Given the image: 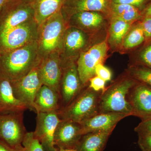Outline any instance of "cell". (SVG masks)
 Segmentation results:
<instances>
[{
  "mask_svg": "<svg viewBox=\"0 0 151 151\" xmlns=\"http://www.w3.org/2000/svg\"><path fill=\"white\" fill-rule=\"evenodd\" d=\"M33 108L36 113L59 111L61 108L60 94L49 86L42 85L36 96Z\"/></svg>",
  "mask_w": 151,
  "mask_h": 151,
  "instance_id": "d6986e66",
  "label": "cell"
},
{
  "mask_svg": "<svg viewBox=\"0 0 151 151\" xmlns=\"http://www.w3.org/2000/svg\"><path fill=\"white\" fill-rule=\"evenodd\" d=\"M114 129L91 132L82 135L74 150L76 151H103Z\"/></svg>",
  "mask_w": 151,
  "mask_h": 151,
  "instance_id": "ffe728a7",
  "label": "cell"
},
{
  "mask_svg": "<svg viewBox=\"0 0 151 151\" xmlns=\"http://www.w3.org/2000/svg\"><path fill=\"white\" fill-rule=\"evenodd\" d=\"M127 100L132 107L133 116L142 120L151 118V86L138 81L130 89Z\"/></svg>",
  "mask_w": 151,
  "mask_h": 151,
  "instance_id": "30bf717a",
  "label": "cell"
},
{
  "mask_svg": "<svg viewBox=\"0 0 151 151\" xmlns=\"http://www.w3.org/2000/svg\"><path fill=\"white\" fill-rule=\"evenodd\" d=\"M145 41L141 21L136 22L124 38L122 46L124 49L128 50L140 46Z\"/></svg>",
  "mask_w": 151,
  "mask_h": 151,
  "instance_id": "d4e9b609",
  "label": "cell"
},
{
  "mask_svg": "<svg viewBox=\"0 0 151 151\" xmlns=\"http://www.w3.org/2000/svg\"><path fill=\"white\" fill-rule=\"evenodd\" d=\"M127 72L135 80L151 86V68L132 65Z\"/></svg>",
  "mask_w": 151,
  "mask_h": 151,
  "instance_id": "4316f807",
  "label": "cell"
},
{
  "mask_svg": "<svg viewBox=\"0 0 151 151\" xmlns=\"http://www.w3.org/2000/svg\"><path fill=\"white\" fill-rule=\"evenodd\" d=\"M65 0H37L35 19L38 24H42L52 16L59 12Z\"/></svg>",
  "mask_w": 151,
  "mask_h": 151,
  "instance_id": "603a6c76",
  "label": "cell"
},
{
  "mask_svg": "<svg viewBox=\"0 0 151 151\" xmlns=\"http://www.w3.org/2000/svg\"><path fill=\"white\" fill-rule=\"evenodd\" d=\"M105 83L106 82L104 80L95 75L89 79L88 85L94 91L103 93L106 88Z\"/></svg>",
  "mask_w": 151,
  "mask_h": 151,
  "instance_id": "f546056e",
  "label": "cell"
},
{
  "mask_svg": "<svg viewBox=\"0 0 151 151\" xmlns=\"http://www.w3.org/2000/svg\"><path fill=\"white\" fill-rule=\"evenodd\" d=\"M138 81L127 72L106 87L100 97L99 113L113 112L133 116L132 107L127 100V96Z\"/></svg>",
  "mask_w": 151,
  "mask_h": 151,
  "instance_id": "7a4b0ae2",
  "label": "cell"
},
{
  "mask_svg": "<svg viewBox=\"0 0 151 151\" xmlns=\"http://www.w3.org/2000/svg\"><path fill=\"white\" fill-rule=\"evenodd\" d=\"M27 107L16 97L11 80L0 73V113L24 111Z\"/></svg>",
  "mask_w": 151,
  "mask_h": 151,
  "instance_id": "ac0fdd59",
  "label": "cell"
},
{
  "mask_svg": "<svg viewBox=\"0 0 151 151\" xmlns=\"http://www.w3.org/2000/svg\"><path fill=\"white\" fill-rule=\"evenodd\" d=\"M42 24L39 50L42 54H50L54 52L63 44L66 31L65 20L59 11Z\"/></svg>",
  "mask_w": 151,
  "mask_h": 151,
  "instance_id": "277c9868",
  "label": "cell"
},
{
  "mask_svg": "<svg viewBox=\"0 0 151 151\" xmlns=\"http://www.w3.org/2000/svg\"><path fill=\"white\" fill-rule=\"evenodd\" d=\"M66 30L63 44L67 60L63 69L74 62L75 57H79L81 52L85 51L90 42L89 34L82 30L73 27Z\"/></svg>",
  "mask_w": 151,
  "mask_h": 151,
  "instance_id": "4fadbf2b",
  "label": "cell"
},
{
  "mask_svg": "<svg viewBox=\"0 0 151 151\" xmlns=\"http://www.w3.org/2000/svg\"><path fill=\"white\" fill-rule=\"evenodd\" d=\"M54 151H76L74 150H63V149H60L56 148H55V150Z\"/></svg>",
  "mask_w": 151,
  "mask_h": 151,
  "instance_id": "74e56055",
  "label": "cell"
},
{
  "mask_svg": "<svg viewBox=\"0 0 151 151\" xmlns=\"http://www.w3.org/2000/svg\"><path fill=\"white\" fill-rule=\"evenodd\" d=\"M23 146L18 148H14L9 146L4 142L0 140V151H22Z\"/></svg>",
  "mask_w": 151,
  "mask_h": 151,
  "instance_id": "e575fe53",
  "label": "cell"
},
{
  "mask_svg": "<svg viewBox=\"0 0 151 151\" xmlns=\"http://www.w3.org/2000/svg\"><path fill=\"white\" fill-rule=\"evenodd\" d=\"M34 15V9L30 6L15 5L8 1L0 12V32L32 20Z\"/></svg>",
  "mask_w": 151,
  "mask_h": 151,
  "instance_id": "7c38bea8",
  "label": "cell"
},
{
  "mask_svg": "<svg viewBox=\"0 0 151 151\" xmlns=\"http://www.w3.org/2000/svg\"><path fill=\"white\" fill-rule=\"evenodd\" d=\"M8 0H0V12L4 7V6L7 2Z\"/></svg>",
  "mask_w": 151,
  "mask_h": 151,
  "instance_id": "8d00e7d4",
  "label": "cell"
},
{
  "mask_svg": "<svg viewBox=\"0 0 151 151\" xmlns=\"http://www.w3.org/2000/svg\"><path fill=\"white\" fill-rule=\"evenodd\" d=\"M97 12H82L73 14L70 19L71 27L77 28L89 34L102 29L106 24L104 16Z\"/></svg>",
  "mask_w": 151,
  "mask_h": 151,
  "instance_id": "e0dca14e",
  "label": "cell"
},
{
  "mask_svg": "<svg viewBox=\"0 0 151 151\" xmlns=\"http://www.w3.org/2000/svg\"><path fill=\"white\" fill-rule=\"evenodd\" d=\"M82 136L79 123L61 119L55 132V146L58 149L74 150Z\"/></svg>",
  "mask_w": 151,
  "mask_h": 151,
  "instance_id": "5bb4252c",
  "label": "cell"
},
{
  "mask_svg": "<svg viewBox=\"0 0 151 151\" xmlns=\"http://www.w3.org/2000/svg\"><path fill=\"white\" fill-rule=\"evenodd\" d=\"M135 58L134 63L132 65H139L151 68V38L144 42Z\"/></svg>",
  "mask_w": 151,
  "mask_h": 151,
  "instance_id": "484cf974",
  "label": "cell"
},
{
  "mask_svg": "<svg viewBox=\"0 0 151 151\" xmlns=\"http://www.w3.org/2000/svg\"><path fill=\"white\" fill-rule=\"evenodd\" d=\"M110 12L111 18L120 19L132 24L143 18L142 12L133 6L126 4L111 2Z\"/></svg>",
  "mask_w": 151,
  "mask_h": 151,
  "instance_id": "cb8c5ba5",
  "label": "cell"
},
{
  "mask_svg": "<svg viewBox=\"0 0 151 151\" xmlns=\"http://www.w3.org/2000/svg\"><path fill=\"white\" fill-rule=\"evenodd\" d=\"M22 145V151H45L43 146L35 137L33 132L27 133Z\"/></svg>",
  "mask_w": 151,
  "mask_h": 151,
  "instance_id": "83f0119b",
  "label": "cell"
},
{
  "mask_svg": "<svg viewBox=\"0 0 151 151\" xmlns=\"http://www.w3.org/2000/svg\"><path fill=\"white\" fill-rule=\"evenodd\" d=\"M128 116L127 114L113 112L97 113L79 123L81 134L115 128L119 122Z\"/></svg>",
  "mask_w": 151,
  "mask_h": 151,
  "instance_id": "9a60e30c",
  "label": "cell"
},
{
  "mask_svg": "<svg viewBox=\"0 0 151 151\" xmlns=\"http://www.w3.org/2000/svg\"><path fill=\"white\" fill-rule=\"evenodd\" d=\"M95 75L106 81H110L112 78V73L108 68L105 67L103 64H99L95 69Z\"/></svg>",
  "mask_w": 151,
  "mask_h": 151,
  "instance_id": "4dcf8cb0",
  "label": "cell"
},
{
  "mask_svg": "<svg viewBox=\"0 0 151 151\" xmlns=\"http://www.w3.org/2000/svg\"><path fill=\"white\" fill-rule=\"evenodd\" d=\"M132 24L120 19L111 18L108 40L111 48L115 49L122 46L124 38Z\"/></svg>",
  "mask_w": 151,
  "mask_h": 151,
  "instance_id": "7402d4cb",
  "label": "cell"
},
{
  "mask_svg": "<svg viewBox=\"0 0 151 151\" xmlns=\"http://www.w3.org/2000/svg\"><path fill=\"white\" fill-rule=\"evenodd\" d=\"M138 144L142 151H151V135H138Z\"/></svg>",
  "mask_w": 151,
  "mask_h": 151,
  "instance_id": "d6a6232c",
  "label": "cell"
},
{
  "mask_svg": "<svg viewBox=\"0 0 151 151\" xmlns=\"http://www.w3.org/2000/svg\"><path fill=\"white\" fill-rule=\"evenodd\" d=\"M12 1V0H8V1Z\"/></svg>",
  "mask_w": 151,
  "mask_h": 151,
  "instance_id": "ab89813d",
  "label": "cell"
},
{
  "mask_svg": "<svg viewBox=\"0 0 151 151\" xmlns=\"http://www.w3.org/2000/svg\"><path fill=\"white\" fill-rule=\"evenodd\" d=\"M16 97L27 107L34 111V103L36 96L43 85L39 64L37 63L29 72L19 79L11 81Z\"/></svg>",
  "mask_w": 151,
  "mask_h": 151,
  "instance_id": "ba28073f",
  "label": "cell"
},
{
  "mask_svg": "<svg viewBox=\"0 0 151 151\" xmlns=\"http://www.w3.org/2000/svg\"><path fill=\"white\" fill-rule=\"evenodd\" d=\"M24 112L0 113V140L14 148L22 147L27 132L24 124Z\"/></svg>",
  "mask_w": 151,
  "mask_h": 151,
  "instance_id": "8992f818",
  "label": "cell"
},
{
  "mask_svg": "<svg viewBox=\"0 0 151 151\" xmlns=\"http://www.w3.org/2000/svg\"><path fill=\"white\" fill-rule=\"evenodd\" d=\"M102 92H96L88 84L78 96L64 108L58 111L62 120L80 123L99 113V104Z\"/></svg>",
  "mask_w": 151,
  "mask_h": 151,
  "instance_id": "3957f363",
  "label": "cell"
},
{
  "mask_svg": "<svg viewBox=\"0 0 151 151\" xmlns=\"http://www.w3.org/2000/svg\"><path fill=\"white\" fill-rule=\"evenodd\" d=\"M36 126L34 134L43 146L45 151H54L55 132L61 121L58 111L37 113Z\"/></svg>",
  "mask_w": 151,
  "mask_h": 151,
  "instance_id": "9c48e42d",
  "label": "cell"
},
{
  "mask_svg": "<svg viewBox=\"0 0 151 151\" xmlns=\"http://www.w3.org/2000/svg\"><path fill=\"white\" fill-rule=\"evenodd\" d=\"M138 135H151V118L142 120L134 129Z\"/></svg>",
  "mask_w": 151,
  "mask_h": 151,
  "instance_id": "1f68e13d",
  "label": "cell"
},
{
  "mask_svg": "<svg viewBox=\"0 0 151 151\" xmlns=\"http://www.w3.org/2000/svg\"><path fill=\"white\" fill-rule=\"evenodd\" d=\"M85 86L81 83L75 63L63 68L60 85L61 108L69 105Z\"/></svg>",
  "mask_w": 151,
  "mask_h": 151,
  "instance_id": "8fae6325",
  "label": "cell"
},
{
  "mask_svg": "<svg viewBox=\"0 0 151 151\" xmlns=\"http://www.w3.org/2000/svg\"><path fill=\"white\" fill-rule=\"evenodd\" d=\"M151 0H112V2L116 4H126L137 8L142 12L150 4Z\"/></svg>",
  "mask_w": 151,
  "mask_h": 151,
  "instance_id": "f1b7e54d",
  "label": "cell"
},
{
  "mask_svg": "<svg viewBox=\"0 0 151 151\" xmlns=\"http://www.w3.org/2000/svg\"><path fill=\"white\" fill-rule=\"evenodd\" d=\"M37 24L32 20L16 27L0 32V52H6L35 41Z\"/></svg>",
  "mask_w": 151,
  "mask_h": 151,
  "instance_id": "5b68a950",
  "label": "cell"
},
{
  "mask_svg": "<svg viewBox=\"0 0 151 151\" xmlns=\"http://www.w3.org/2000/svg\"><path fill=\"white\" fill-rule=\"evenodd\" d=\"M38 49L37 43L34 41L19 48L1 53L0 73L11 81L23 77L37 64L35 60Z\"/></svg>",
  "mask_w": 151,
  "mask_h": 151,
  "instance_id": "6da1fadb",
  "label": "cell"
},
{
  "mask_svg": "<svg viewBox=\"0 0 151 151\" xmlns=\"http://www.w3.org/2000/svg\"><path fill=\"white\" fill-rule=\"evenodd\" d=\"M107 40L94 45L81 52L78 57L77 66L79 77L84 86L95 76V69L98 64H103L107 56L109 47Z\"/></svg>",
  "mask_w": 151,
  "mask_h": 151,
  "instance_id": "52a82bcc",
  "label": "cell"
},
{
  "mask_svg": "<svg viewBox=\"0 0 151 151\" xmlns=\"http://www.w3.org/2000/svg\"><path fill=\"white\" fill-rule=\"evenodd\" d=\"M143 18L145 17L151 16V2L142 12Z\"/></svg>",
  "mask_w": 151,
  "mask_h": 151,
  "instance_id": "d590c367",
  "label": "cell"
},
{
  "mask_svg": "<svg viewBox=\"0 0 151 151\" xmlns=\"http://www.w3.org/2000/svg\"><path fill=\"white\" fill-rule=\"evenodd\" d=\"M145 40L151 38V16L145 17L141 20Z\"/></svg>",
  "mask_w": 151,
  "mask_h": 151,
  "instance_id": "836d02e7",
  "label": "cell"
},
{
  "mask_svg": "<svg viewBox=\"0 0 151 151\" xmlns=\"http://www.w3.org/2000/svg\"><path fill=\"white\" fill-rule=\"evenodd\" d=\"M112 0H67L66 7L73 14L82 12H97L102 13L111 12Z\"/></svg>",
  "mask_w": 151,
  "mask_h": 151,
  "instance_id": "44dd1931",
  "label": "cell"
},
{
  "mask_svg": "<svg viewBox=\"0 0 151 151\" xmlns=\"http://www.w3.org/2000/svg\"><path fill=\"white\" fill-rule=\"evenodd\" d=\"M0 57H1V52H0Z\"/></svg>",
  "mask_w": 151,
  "mask_h": 151,
  "instance_id": "f35d334b",
  "label": "cell"
},
{
  "mask_svg": "<svg viewBox=\"0 0 151 151\" xmlns=\"http://www.w3.org/2000/svg\"><path fill=\"white\" fill-rule=\"evenodd\" d=\"M39 68L43 85L60 93L63 68L61 61L57 55L54 52L49 54L48 57L39 64Z\"/></svg>",
  "mask_w": 151,
  "mask_h": 151,
  "instance_id": "2e32d148",
  "label": "cell"
}]
</instances>
